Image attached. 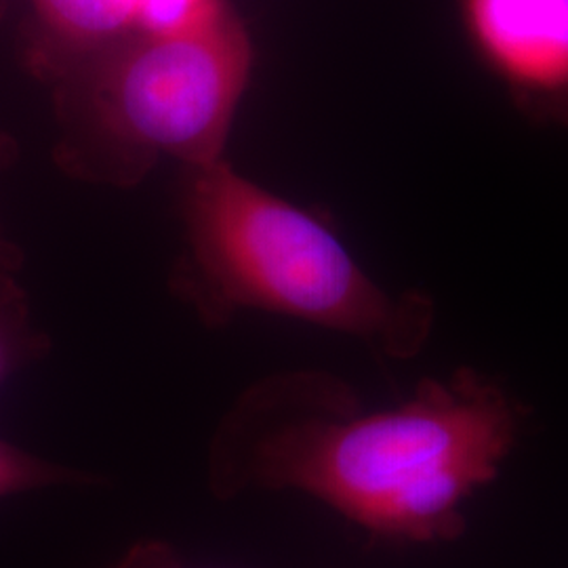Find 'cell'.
Listing matches in <instances>:
<instances>
[{
	"label": "cell",
	"instance_id": "cell-4",
	"mask_svg": "<svg viewBox=\"0 0 568 568\" xmlns=\"http://www.w3.org/2000/svg\"><path fill=\"white\" fill-rule=\"evenodd\" d=\"M471 60L514 110L568 129V0H453Z\"/></svg>",
	"mask_w": 568,
	"mask_h": 568
},
{
	"label": "cell",
	"instance_id": "cell-3",
	"mask_svg": "<svg viewBox=\"0 0 568 568\" xmlns=\"http://www.w3.org/2000/svg\"><path fill=\"white\" fill-rule=\"evenodd\" d=\"M251 68V39L224 2L178 34H140L100 74V140L65 169L126 185L156 156L185 169L222 161Z\"/></svg>",
	"mask_w": 568,
	"mask_h": 568
},
{
	"label": "cell",
	"instance_id": "cell-1",
	"mask_svg": "<svg viewBox=\"0 0 568 568\" xmlns=\"http://www.w3.org/2000/svg\"><path fill=\"white\" fill-rule=\"evenodd\" d=\"M518 438V406L462 368L424 379L394 408L365 413L325 371L274 373L246 387L215 427L209 490L304 493L377 539L436 544L466 528L462 508L499 476Z\"/></svg>",
	"mask_w": 568,
	"mask_h": 568
},
{
	"label": "cell",
	"instance_id": "cell-7",
	"mask_svg": "<svg viewBox=\"0 0 568 568\" xmlns=\"http://www.w3.org/2000/svg\"><path fill=\"white\" fill-rule=\"evenodd\" d=\"M108 480L77 467L61 466L0 438V499L53 487H100Z\"/></svg>",
	"mask_w": 568,
	"mask_h": 568
},
{
	"label": "cell",
	"instance_id": "cell-6",
	"mask_svg": "<svg viewBox=\"0 0 568 568\" xmlns=\"http://www.w3.org/2000/svg\"><path fill=\"white\" fill-rule=\"evenodd\" d=\"M49 349L51 337L34 325L20 281L0 283V387L21 368L42 361Z\"/></svg>",
	"mask_w": 568,
	"mask_h": 568
},
{
	"label": "cell",
	"instance_id": "cell-10",
	"mask_svg": "<svg viewBox=\"0 0 568 568\" xmlns=\"http://www.w3.org/2000/svg\"><path fill=\"white\" fill-rule=\"evenodd\" d=\"M4 159H7V148L0 145V166L4 164ZM20 267L21 251L4 236V232L0 227V283L18 278Z\"/></svg>",
	"mask_w": 568,
	"mask_h": 568
},
{
	"label": "cell",
	"instance_id": "cell-8",
	"mask_svg": "<svg viewBox=\"0 0 568 568\" xmlns=\"http://www.w3.org/2000/svg\"><path fill=\"white\" fill-rule=\"evenodd\" d=\"M222 0H140L142 37L178 34L203 21Z\"/></svg>",
	"mask_w": 568,
	"mask_h": 568
},
{
	"label": "cell",
	"instance_id": "cell-2",
	"mask_svg": "<svg viewBox=\"0 0 568 568\" xmlns=\"http://www.w3.org/2000/svg\"><path fill=\"white\" fill-rule=\"evenodd\" d=\"M182 220L185 253L171 291L204 326L257 310L356 337L389 358H413L429 339L427 295H389L331 225L225 159L185 169Z\"/></svg>",
	"mask_w": 568,
	"mask_h": 568
},
{
	"label": "cell",
	"instance_id": "cell-5",
	"mask_svg": "<svg viewBox=\"0 0 568 568\" xmlns=\"http://www.w3.org/2000/svg\"><path fill=\"white\" fill-rule=\"evenodd\" d=\"M37 20L58 41L91 44L140 28V0H30Z\"/></svg>",
	"mask_w": 568,
	"mask_h": 568
},
{
	"label": "cell",
	"instance_id": "cell-9",
	"mask_svg": "<svg viewBox=\"0 0 568 568\" xmlns=\"http://www.w3.org/2000/svg\"><path fill=\"white\" fill-rule=\"evenodd\" d=\"M108 568H190L175 546L163 539H142Z\"/></svg>",
	"mask_w": 568,
	"mask_h": 568
}]
</instances>
